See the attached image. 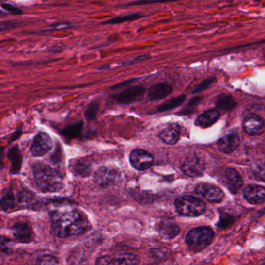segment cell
Instances as JSON below:
<instances>
[{"label": "cell", "mask_w": 265, "mask_h": 265, "mask_svg": "<svg viewBox=\"0 0 265 265\" xmlns=\"http://www.w3.org/2000/svg\"><path fill=\"white\" fill-rule=\"evenodd\" d=\"M50 226L54 236L67 238L83 232L88 222L79 211L68 205L55 207L50 212Z\"/></svg>", "instance_id": "1"}, {"label": "cell", "mask_w": 265, "mask_h": 265, "mask_svg": "<svg viewBox=\"0 0 265 265\" xmlns=\"http://www.w3.org/2000/svg\"><path fill=\"white\" fill-rule=\"evenodd\" d=\"M33 178L36 185L44 193H54L63 189L64 180L59 172L44 163L33 164Z\"/></svg>", "instance_id": "2"}, {"label": "cell", "mask_w": 265, "mask_h": 265, "mask_svg": "<svg viewBox=\"0 0 265 265\" xmlns=\"http://www.w3.org/2000/svg\"><path fill=\"white\" fill-rule=\"evenodd\" d=\"M214 238V232L209 227H198L193 229L186 236V244L196 251L207 248L212 244Z\"/></svg>", "instance_id": "3"}, {"label": "cell", "mask_w": 265, "mask_h": 265, "mask_svg": "<svg viewBox=\"0 0 265 265\" xmlns=\"http://www.w3.org/2000/svg\"><path fill=\"white\" fill-rule=\"evenodd\" d=\"M175 208L178 213L188 217L200 216L205 212V205L203 201L193 196H181L175 200Z\"/></svg>", "instance_id": "4"}, {"label": "cell", "mask_w": 265, "mask_h": 265, "mask_svg": "<svg viewBox=\"0 0 265 265\" xmlns=\"http://www.w3.org/2000/svg\"><path fill=\"white\" fill-rule=\"evenodd\" d=\"M52 147V139L50 135L45 132H39L31 143L30 152L34 157H41L48 153Z\"/></svg>", "instance_id": "5"}, {"label": "cell", "mask_w": 265, "mask_h": 265, "mask_svg": "<svg viewBox=\"0 0 265 265\" xmlns=\"http://www.w3.org/2000/svg\"><path fill=\"white\" fill-rule=\"evenodd\" d=\"M120 178V173L117 169L111 166H103L98 169L95 174V182L102 187L113 185Z\"/></svg>", "instance_id": "6"}, {"label": "cell", "mask_w": 265, "mask_h": 265, "mask_svg": "<svg viewBox=\"0 0 265 265\" xmlns=\"http://www.w3.org/2000/svg\"><path fill=\"white\" fill-rule=\"evenodd\" d=\"M145 90L143 86H134L126 88L124 91L115 96V100L123 105L137 103L143 99Z\"/></svg>", "instance_id": "7"}, {"label": "cell", "mask_w": 265, "mask_h": 265, "mask_svg": "<svg viewBox=\"0 0 265 265\" xmlns=\"http://www.w3.org/2000/svg\"><path fill=\"white\" fill-rule=\"evenodd\" d=\"M181 168L186 175L191 178H197L203 174L205 171V163L200 156L192 155L186 159Z\"/></svg>", "instance_id": "8"}, {"label": "cell", "mask_w": 265, "mask_h": 265, "mask_svg": "<svg viewBox=\"0 0 265 265\" xmlns=\"http://www.w3.org/2000/svg\"><path fill=\"white\" fill-rule=\"evenodd\" d=\"M130 162L136 170L143 171L153 165L154 157L147 151L136 149L130 152Z\"/></svg>", "instance_id": "9"}, {"label": "cell", "mask_w": 265, "mask_h": 265, "mask_svg": "<svg viewBox=\"0 0 265 265\" xmlns=\"http://www.w3.org/2000/svg\"><path fill=\"white\" fill-rule=\"evenodd\" d=\"M243 128L248 135L256 136L263 134L265 123L263 118L257 115H249L244 117Z\"/></svg>", "instance_id": "10"}, {"label": "cell", "mask_w": 265, "mask_h": 265, "mask_svg": "<svg viewBox=\"0 0 265 265\" xmlns=\"http://www.w3.org/2000/svg\"><path fill=\"white\" fill-rule=\"evenodd\" d=\"M13 236L19 244H29L33 241L34 232L33 228L27 222H16L12 227Z\"/></svg>", "instance_id": "11"}, {"label": "cell", "mask_w": 265, "mask_h": 265, "mask_svg": "<svg viewBox=\"0 0 265 265\" xmlns=\"http://www.w3.org/2000/svg\"><path fill=\"white\" fill-rule=\"evenodd\" d=\"M196 191L210 202H220L224 199L223 191L210 183H200L196 187Z\"/></svg>", "instance_id": "12"}, {"label": "cell", "mask_w": 265, "mask_h": 265, "mask_svg": "<svg viewBox=\"0 0 265 265\" xmlns=\"http://www.w3.org/2000/svg\"><path fill=\"white\" fill-rule=\"evenodd\" d=\"M240 143V135L237 131L231 130L218 141L217 146L221 152L231 153L238 148Z\"/></svg>", "instance_id": "13"}, {"label": "cell", "mask_w": 265, "mask_h": 265, "mask_svg": "<svg viewBox=\"0 0 265 265\" xmlns=\"http://www.w3.org/2000/svg\"><path fill=\"white\" fill-rule=\"evenodd\" d=\"M8 160H10L11 164L10 167V174L12 175H18L20 173L22 169V164H23V156L19 149V146L17 144L14 145L8 149L7 154Z\"/></svg>", "instance_id": "14"}, {"label": "cell", "mask_w": 265, "mask_h": 265, "mask_svg": "<svg viewBox=\"0 0 265 265\" xmlns=\"http://www.w3.org/2000/svg\"><path fill=\"white\" fill-rule=\"evenodd\" d=\"M244 196L248 202L259 204L265 201V187L260 185H248L244 190Z\"/></svg>", "instance_id": "15"}, {"label": "cell", "mask_w": 265, "mask_h": 265, "mask_svg": "<svg viewBox=\"0 0 265 265\" xmlns=\"http://www.w3.org/2000/svg\"><path fill=\"white\" fill-rule=\"evenodd\" d=\"M159 138L166 144H175L180 139V127L177 124L168 125L159 133Z\"/></svg>", "instance_id": "16"}, {"label": "cell", "mask_w": 265, "mask_h": 265, "mask_svg": "<svg viewBox=\"0 0 265 265\" xmlns=\"http://www.w3.org/2000/svg\"><path fill=\"white\" fill-rule=\"evenodd\" d=\"M173 92L171 85L168 83H158L151 86L147 93V97L151 100L165 99Z\"/></svg>", "instance_id": "17"}, {"label": "cell", "mask_w": 265, "mask_h": 265, "mask_svg": "<svg viewBox=\"0 0 265 265\" xmlns=\"http://www.w3.org/2000/svg\"><path fill=\"white\" fill-rule=\"evenodd\" d=\"M225 176L230 190L233 193H237L243 186V179L238 171L233 168H228L225 172Z\"/></svg>", "instance_id": "18"}, {"label": "cell", "mask_w": 265, "mask_h": 265, "mask_svg": "<svg viewBox=\"0 0 265 265\" xmlns=\"http://www.w3.org/2000/svg\"><path fill=\"white\" fill-rule=\"evenodd\" d=\"M159 232L161 236L166 240H172L178 236L180 228L177 223L172 221H164L159 225Z\"/></svg>", "instance_id": "19"}, {"label": "cell", "mask_w": 265, "mask_h": 265, "mask_svg": "<svg viewBox=\"0 0 265 265\" xmlns=\"http://www.w3.org/2000/svg\"><path fill=\"white\" fill-rule=\"evenodd\" d=\"M219 116L220 114L217 110H209L200 115L196 119L195 124L196 126L201 127V128H208L213 125L218 120Z\"/></svg>", "instance_id": "20"}, {"label": "cell", "mask_w": 265, "mask_h": 265, "mask_svg": "<svg viewBox=\"0 0 265 265\" xmlns=\"http://www.w3.org/2000/svg\"><path fill=\"white\" fill-rule=\"evenodd\" d=\"M16 206V199L11 188L4 191L0 199V209L3 211L13 210Z\"/></svg>", "instance_id": "21"}, {"label": "cell", "mask_w": 265, "mask_h": 265, "mask_svg": "<svg viewBox=\"0 0 265 265\" xmlns=\"http://www.w3.org/2000/svg\"><path fill=\"white\" fill-rule=\"evenodd\" d=\"M72 170L77 175L87 177L91 173V164L85 159H78L72 164Z\"/></svg>", "instance_id": "22"}, {"label": "cell", "mask_w": 265, "mask_h": 265, "mask_svg": "<svg viewBox=\"0 0 265 265\" xmlns=\"http://www.w3.org/2000/svg\"><path fill=\"white\" fill-rule=\"evenodd\" d=\"M236 102L232 96L230 94H223L217 98L216 105L219 109L223 111H230L236 107Z\"/></svg>", "instance_id": "23"}, {"label": "cell", "mask_w": 265, "mask_h": 265, "mask_svg": "<svg viewBox=\"0 0 265 265\" xmlns=\"http://www.w3.org/2000/svg\"><path fill=\"white\" fill-rule=\"evenodd\" d=\"M82 129H83V123L79 121V122L76 123V124H73V125L64 128L62 131V135L66 139H76L81 135Z\"/></svg>", "instance_id": "24"}, {"label": "cell", "mask_w": 265, "mask_h": 265, "mask_svg": "<svg viewBox=\"0 0 265 265\" xmlns=\"http://www.w3.org/2000/svg\"><path fill=\"white\" fill-rule=\"evenodd\" d=\"M186 97L185 95L178 96L176 98L167 100L165 103L159 106L157 109V112H165V111H170V110L174 109L176 107L182 105L186 100Z\"/></svg>", "instance_id": "25"}, {"label": "cell", "mask_w": 265, "mask_h": 265, "mask_svg": "<svg viewBox=\"0 0 265 265\" xmlns=\"http://www.w3.org/2000/svg\"><path fill=\"white\" fill-rule=\"evenodd\" d=\"M139 260L134 254L124 253L122 255L110 260L109 265H138Z\"/></svg>", "instance_id": "26"}, {"label": "cell", "mask_w": 265, "mask_h": 265, "mask_svg": "<svg viewBox=\"0 0 265 265\" xmlns=\"http://www.w3.org/2000/svg\"><path fill=\"white\" fill-rule=\"evenodd\" d=\"M16 200L18 204L22 206H30L35 201V195L32 191L27 188H23L16 194Z\"/></svg>", "instance_id": "27"}, {"label": "cell", "mask_w": 265, "mask_h": 265, "mask_svg": "<svg viewBox=\"0 0 265 265\" xmlns=\"http://www.w3.org/2000/svg\"><path fill=\"white\" fill-rule=\"evenodd\" d=\"M143 17V15L140 14H133L126 15V16L117 17L112 18L110 20L103 22V24H118L124 23V22L131 21V20H138L140 18Z\"/></svg>", "instance_id": "28"}, {"label": "cell", "mask_w": 265, "mask_h": 265, "mask_svg": "<svg viewBox=\"0 0 265 265\" xmlns=\"http://www.w3.org/2000/svg\"><path fill=\"white\" fill-rule=\"evenodd\" d=\"M68 265H89L84 253L79 250L74 251L70 254L68 259Z\"/></svg>", "instance_id": "29"}, {"label": "cell", "mask_w": 265, "mask_h": 265, "mask_svg": "<svg viewBox=\"0 0 265 265\" xmlns=\"http://www.w3.org/2000/svg\"><path fill=\"white\" fill-rule=\"evenodd\" d=\"M252 174L257 179L265 182V163L257 162L250 166Z\"/></svg>", "instance_id": "30"}, {"label": "cell", "mask_w": 265, "mask_h": 265, "mask_svg": "<svg viewBox=\"0 0 265 265\" xmlns=\"http://www.w3.org/2000/svg\"><path fill=\"white\" fill-rule=\"evenodd\" d=\"M14 241L7 236H0V251L6 254L13 253Z\"/></svg>", "instance_id": "31"}, {"label": "cell", "mask_w": 265, "mask_h": 265, "mask_svg": "<svg viewBox=\"0 0 265 265\" xmlns=\"http://www.w3.org/2000/svg\"><path fill=\"white\" fill-rule=\"evenodd\" d=\"M99 103L97 101L92 102L89 106L85 112V118L87 119L88 121H93L96 117L97 115L99 113Z\"/></svg>", "instance_id": "32"}, {"label": "cell", "mask_w": 265, "mask_h": 265, "mask_svg": "<svg viewBox=\"0 0 265 265\" xmlns=\"http://www.w3.org/2000/svg\"><path fill=\"white\" fill-rule=\"evenodd\" d=\"M37 265H61L58 258L50 254L40 256L37 260Z\"/></svg>", "instance_id": "33"}, {"label": "cell", "mask_w": 265, "mask_h": 265, "mask_svg": "<svg viewBox=\"0 0 265 265\" xmlns=\"http://www.w3.org/2000/svg\"><path fill=\"white\" fill-rule=\"evenodd\" d=\"M234 222V218L232 215L226 214V213H222L219 222L217 223V226L219 228L227 229L232 226Z\"/></svg>", "instance_id": "34"}, {"label": "cell", "mask_w": 265, "mask_h": 265, "mask_svg": "<svg viewBox=\"0 0 265 265\" xmlns=\"http://www.w3.org/2000/svg\"><path fill=\"white\" fill-rule=\"evenodd\" d=\"M0 6H2V8L4 10H6V12H8L9 14H13V15H22V14H23V10L21 8L16 6L15 5L12 4V3L1 2Z\"/></svg>", "instance_id": "35"}, {"label": "cell", "mask_w": 265, "mask_h": 265, "mask_svg": "<svg viewBox=\"0 0 265 265\" xmlns=\"http://www.w3.org/2000/svg\"><path fill=\"white\" fill-rule=\"evenodd\" d=\"M20 26H21V23L19 21H14V20L0 21V32L16 29Z\"/></svg>", "instance_id": "36"}, {"label": "cell", "mask_w": 265, "mask_h": 265, "mask_svg": "<svg viewBox=\"0 0 265 265\" xmlns=\"http://www.w3.org/2000/svg\"><path fill=\"white\" fill-rule=\"evenodd\" d=\"M72 28V25L69 23L67 22H60V23H57V24H52V25L49 26L47 28H45V31L47 32H54V31H60V30L68 29V28Z\"/></svg>", "instance_id": "37"}, {"label": "cell", "mask_w": 265, "mask_h": 265, "mask_svg": "<svg viewBox=\"0 0 265 265\" xmlns=\"http://www.w3.org/2000/svg\"><path fill=\"white\" fill-rule=\"evenodd\" d=\"M214 81V79L209 78L207 80H205L201 83L199 84L197 86H196L195 89H194L193 91H192V94H197V93H200V92L203 91L205 89H207L210 84Z\"/></svg>", "instance_id": "38"}, {"label": "cell", "mask_w": 265, "mask_h": 265, "mask_svg": "<svg viewBox=\"0 0 265 265\" xmlns=\"http://www.w3.org/2000/svg\"><path fill=\"white\" fill-rule=\"evenodd\" d=\"M22 135H23V125H20L16 128L14 132L12 133L10 139L8 141V143H14L15 141L18 140Z\"/></svg>", "instance_id": "39"}, {"label": "cell", "mask_w": 265, "mask_h": 265, "mask_svg": "<svg viewBox=\"0 0 265 265\" xmlns=\"http://www.w3.org/2000/svg\"><path fill=\"white\" fill-rule=\"evenodd\" d=\"M110 260V257H108V256H103V257L98 258L95 265H109Z\"/></svg>", "instance_id": "40"}, {"label": "cell", "mask_w": 265, "mask_h": 265, "mask_svg": "<svg viewBox=\"0 0 265 265\" xmlns=\"http://www.w3.org/2000/svg\"><path fill=\"white\" fill-rule=\"evenodd\" d=\"M46 51L52 53V54H58V53L63 51V48L58 46V45H52V46H49V47L47 48Z\"/></svg>", "instance_id": "41"}, {"label": "cell", "mask_w": 265, "mask_h": 265, "mask_svg": "<svg viewBox=\"0 0 265 265\" xmlns=\"http://www.w3.org/2000/svg\"><path fill=\"white\" fill-rule=\"evenodd\" d=\"M5 149L6 147H0V170H3L6 165L4 163V158H5Z\"/></svg>", "instance_id": "42"}, {"label": "cell", "mask_w": 265, "mask_h": 265, "mask_svg": "<svg viewBox=\"0 0 265 265\" xmlns=\"http://www.w3.org/2000/svg\"><path fill=\"white\" fill-rule=\"evenodd\" d=\"M201 99L202 98H200V97H197V98H195L191 99V101L188 104V107H192L197 105L198 103L201 101Z\"/></svg>", "instance_id": "43"}, {"label": "cell", "mask_w": 265, "mask_h": 265, "mask_svg": "<svg viewBox=\"0 0 265 265\" xmlns=\"http://www.w3.org/2000/svg\"><path fill=\"white\" fill-rule=\"evenodd\" d=\"M134 79H131V80H126V81H124V82L121 83L117 84L116 86H112V89H118V88L121 87V86H124V85H129V84L131 83L132 82H134Z\"/></svg>", "instance_id": "44"}, {"label": "cell", "mask_w": 265, "mask_h": 265, "mask_svg": "<svg viewBox=\"0 0 265 265\" xmlns=\"http://www.w3.org/2000/svg\"><path fill=\"white\" fill-rule=\"evenodd\" d=\"M155 2H153V1H138V2H130L129 4H127L128 6H133V5H142V4H151V3H155Z\"/></svg>", "instance_id": "45"}, {"label": "cell", "mask_w": 265, "mask_h": 265, "mask_svg": "<svg viewBox=\"0 0 265 265\" xmlns=\"http://www.w3.org/2000/svg\"><path fill=\"white\" fill-rule=\"evenodd\" d=\"M9 14L8 13L5 12L3 10H0V17H5L8 16Z\"/></svg>", "instance_id": "46"}, {"label": "cell", "mask_w": 265, "mask_h": 265, "mask_svg": "<svg viewBox=\"0 0 265 265\" xmlns=\"http://www.w3.org/2000/svg\"><path fill=\"white\" fill-rule=\"evenodd\" d=\"M11 39H8V40H2V41H0V45L2 43H5V42H7V41H10Z\"/></svg>", "instance_id": "47"}]
</instances>
